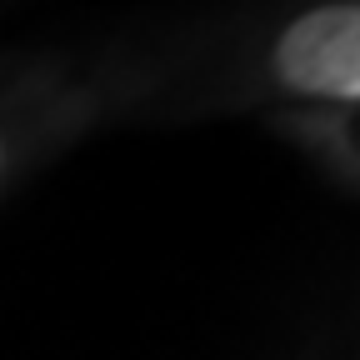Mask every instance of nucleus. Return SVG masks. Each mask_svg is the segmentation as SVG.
<instances>
[{
    "mask_svg": "<svg viewBox=\"0 0 360 360\" xmlns=\"http://www.w3.org/2000/svg\"><path fill=\"white\" fill-rule=\"evenodd\" d=\"M276 75L300 96L360 101V0L290 20L276 45Z\"/></svg>",
    "mask_w": 360,
    "mask_h": 360,
    "instance_id": "1",
    "label": "nucleus"
}]
</instances>
